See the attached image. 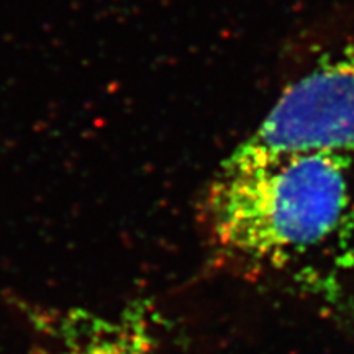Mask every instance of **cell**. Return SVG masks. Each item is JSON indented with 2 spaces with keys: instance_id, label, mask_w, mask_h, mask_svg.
<instances>
[{
  "instance_id": "obj_2",
  "label": "cell",
  "mask_w": 354,
  "mask_h": 354,
  "mask_svg": "<svg viewBox=\"0 0 354 354\" xmlns=\"http://www.w3.org/2000/svg\"><path fill=\"white\" fill-rule=\"evenodd\" d=\"M238 149L254 154H354V41L290 84Z\"/></svg>"
},
{
  "instance_id": "obj_3",
  "label": "cell",
  "mask_w": 354,
  "mask_h": 354,
  "mask_svg": "<svg viewBox=\"0 0 354 354\" xmlns=\"http://www.w3.org/2000/svg\"><path fill=\"white\" fill-rule=\"evenodd\" d=\"M33 354H159L148 304L99 315L82 308L37 310Z\"/></svg>"
},
{
  "instance_id": "obj_1",
  "label": "cell",
  "mask_w": 354,
  "mask_h": 354,
  "mask_svg": "<svg viewBox=\"0 0 354 354\" xmlns=\"http://www.w3.org/2000/svg\"><path fill=\"white\" fill-rule=\"evenodd\" d=\"M346 156L234 149L205 201L214 241L230 254L284 263L322 245L349 207Z\"/></svg>"
}]
</instances>
